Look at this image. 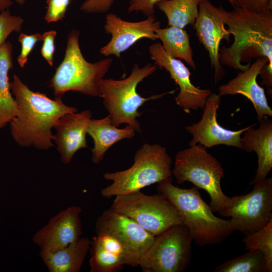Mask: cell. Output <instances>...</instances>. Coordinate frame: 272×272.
Returning <instances> with one entry per match:
<instances>
[{
	"mask_svg": "<svg viewBox=\"0 0 272 272\" xmlns=\"http://www.w3.org/2000/svg\"><path fill=\"white\" fill-rule=\"evenodd\" d=\"M10 89L17 104L18 113L10 122L15 141L23 147H33L45 150L53 146L52 128L62 115L78 112L65 105L61 98L51 99L45 94L30 90L14 74Z\"/></svg>",
	"mask_w": 272,
	"mask_h": 272,
	"instance_id": "1",
	"label": "cell"
},
{
	"mask_svg": "<svg viewBox=\"0 0 272 272\" xmlns=\"http://www.w3.org/2000/svg\"><path fill=\"white\" fill-rule=\"evenodd\" d=\"M225 25L234 41L220 50L221 64L243 72L250 65L242 64L246 58L264 57L268 63L262 71L272 75V11L255 12L235 7Z\"/></svg>",
	"mask_w": 272,
	"mask_h": 272,
	"instance_id": "2",
	"label": "cell"
},
{
	"mask_svg": "<svg viewBox=\"0 0 272 272\" xmlns=\"http://www.w3.org/2000/svg\"><path fill=\"white\" fill-rule=\"evenodd\" d=\"M157 188L175 208L198 245L219 244L235 231L230 220L214 214L195 186L181 188L172 181H164L158 183Z\"/></svg>",
	"mask_w": 272,
	"mask_h": 272,
	"instance_id": "3",
	"label": "cell"
},
{
	"mask_svg": "<svg viewBox=\"0 0 272 272\" xmlns=\"http://www.w3.org/2000/svg\"><path fill=\"white\" fill-rule=\"evenodd\" d=\"M171 159L165 148L158 144H144L135 153L129 168L106 172L103 178L112 183L102 189L103 197L126 194L164 181H172Z\"/></svg>",
	"mask_w": 272,
	"mask_h": 272,
	"instance_id": "4",
	"label": "cell"
},
{
	"mask_svg": "<svg viewBox=\"0 0 272 272\" xmlns=\"http://www.w3.org/2000/svg\"><path fill=\"white\" fill-rule=\"evenodd\" d=\"M79 38L77 30L69 34L64 58L50 81L49 86L56 97H61L70 91L99 96L100 82L112 63L111 58L93 63L87 61L82 53Z\"/></svg>",
	"mask_w": 272,
	"mask_h": 272,
	"instance_id": "5",
	"label": "cell"
},
{
	"mask_svg": "<svg viewBox=\"0 0 272 272\" xmlns=\"http://www.w3.org/2000/svg\"><path fill=\"white\" fill-rule=\"evenodd\" d=\"M157 68L154 64L148 63L140 67L135 63L130 74L126 78L101 80L99 96L103 99V105L115 126L118 127L125 123L131 126L135 131L140 132L141 126L137 118L142 113L138 111L139 108L148 101L174 92L155 95L149 98L143 97L137 92L139 84L155 72Z\"/></svg>",
	"mask_w": 272,
	"mask_h": 272,
	"instance_id": "6",
	"label": "cell"
},
{
	"mask_svg": "<svg viewBox=\"0 0 272 272\" xmlns=\"http://www.w3.org/2000/svg\"><path fill=\"white\" fill-rule=\"evenodd\" d=\"M172 173L178 184L189 181L198 189L206 191L214 212L221 213L230 201L231 197L225 195L221 188V181L225 177L224 169L203 145L197 144L179 151Z\"/></svg>",
	"mask_w": 272,
	"mask_h": 272,
	"instance_id": "7",
	"label": "cell"
},
{
	"mask_svg": "<svg viewBox=\"0 0 272 272\" xmlns=\"http://www.w3.org/2000/svg\"><path fill=\"white\" fill-rule=\"evenodd\" d=\"M110 208L132 219L154 236L182 223L175 208L160 193L149 195L139 190L116 196Z\"/></svg>",
	"mask_w": 272,
	"mask_h": 272,
	"instance_id": "8",
	"label": "cell"
},
{
	"mask_svg": "<svg viewBox=\"0 0 272 272\" xmlns=\"http://www.w3.org/2000/svg\"><path fill=\"white\" fill-rule=\"evenodd\" d=\"M193 238L183 223L155 236L139 263L144 272H182L190 262Z\"/></svg>",
	"mask_w": 272,
	"mask_h": 272,
	"instance_id": "9",
	"label": "cell"
},
{
	"mask_svg": "<svg viewBox=\"0 0 272 272\" xmlns=\"http://www.w3.org/2000/svg\"><path fill=\"white\" fill-rule=\"evenodd\" d=\"M253 185L248 193L231 197L228 206L219 213L223 217H230L234 230L245 235L272 220V178L266 177Z\"/></svg>",
	"mask_w": 272,
	"mask_h": 272,
	"instance_id": "10",
	"label": "cell"
},
{
	"mask_svg": "<svg viewBox=\"0 0 272 272\" xmlns=\"http://www.w3.org/2000/svg\"><path fill=\"white\" fill-rule=\"evenodd\" d=\"M95 232L115 238L125 249L130 266H137L140 259L153 243L155 236L132 219L110 208L98 218Z\"/></svg>",
	"mask_w": 272,
	"mask_h": 272,
	"instance_id": "11",
	"label": "cell"
},
{
	"mask_svg": "<svg viewBox=\"0 0 272 272\" xmlns=\"http://www.w3.org/2000/svg\"><path fill=\"white\" fill-rule=\"evenodd\" d=\"M228 14L222 7H216L209 0H201L193 24L198 40L208 52L216 83L225 75L220 61V44L223 39L228 42L230 39L231 35L225 27Z\"/></svg>",
	"mask_w": 272,
	"mask_h": 272,
	"instance_id": "12",
	"label": "cell"
},
{
	"mask_svg": "<svg viewBox=\"0 0 272 272\" xmlns=\"http://www.w3.org/2000/svg\"><path fill=\"white\" fill-rule=\"evenodd\" d=\"M149 52L154 64L168 72L178 86L179 92L175 98L176 104L187 113L191 110L203 109L211 91L195 86L191 82V73L188 68L179 59L168 53L161 43L151 45Z\"/></svg>",
	"mask_w": 272,
	"mask_h": 272,
	"instance_id": "13",
	"label": "cell"
},
{
	"mask_svg": "<svg viewBox=\"0 0 272 272\" xmlns=\"http://www.w3.org/2000/svg\"><path fill=\"white\" fill-rule=\"evenodd\" d=\"M161 23L154 15L139 22L122 20L116 14L106 15L104 31L111 37L109 42L100 50L105 56L114 55L119 58L122 52L132 46L138 40L147 38L155 41L159 39L156 31L160 28Z\"/></svg>",
	"mask_w": 272,
	"mask_h": 272,
	"instance_id": "14",
	"label": "cell"
},
{
	"mask_svg": "<svg viewBox=\"0 0 272 272\" xmlns=\"http://www.w3.org/2000/svg\"><path fill=\"white\" fill-rule=\"evenodd\" d=\"M221 97L219 94L212 93L207 99L200 120L185 127L192 136L189 143L190 146L199 144L207 148L224 145L241 149V135L248 126L238 130H232L219 124L217 116Z\"/></svg>",
	"mask_w": 272,
	"mask_h": 272,
	"instance_id": "15",
	"label": "cell"
},
{
	"mask_svg": "<svg viewBox=\"0 0 272 272\" xmlns=\"http://www.w3.org/2000/svg\"><path fill=\"white\" fill-rule=\"evenodd\" d=\"M81 207L72 206L61 211L32 237L40 251L53 252L77 241L82 234Z\"/></svg>",
	"mask_w": 272,
	"mask_h": 272,
	"instance_id": "16",
	"label": "cell"
},
{
	"mask_svg": "<svg viewBox=\"0 0 272 272\" xmlns=\"http://www.w3.org/2000/svg\"><path fill=\"white\" fill-rule=\"evenodd\" d=\"M268 63L264 57H257L248 68L219 88L222 96L241 94L249 100L256 111L259 122L264 117L272 116V110L268 105L264 90L256 81L262 67Z\"/></svg>",
	"mask_w": 272,
	"mask_h": 272,
	"instance_id": "17",
	"label": "cell"
},
{
	"mask_svg": "<svg viewBox=\"0 0 272 272\" xmlns=\"http://www.w3.org/2000/svg\"><path fill=\"white\" fill-rule=\"evenodd\" d=\"M92 116L91 111L85 110L66 113L56 122L53 140L63 164H69L78 150L88 147L86 136Z\"/></svg>",
	"mask_w": 272,
	"mask_h": 272,
	"instance_id": "18",
	"label": "cell"
},
{
	"mask_svg": "<svg viewBox=\"0 0 272 272\" xmlns=\"http://www.w3.org/2000/svg\"><path fill=\"white\" fill-rule=\"evenodd\" d=\"M257 129L256 124L248 126L241 138V149L247 152H254L258 157V166L253 185L264 179L272 168V120L264 117Z\"/></svg>",
	"mask_w": 272,
	"mask_h": 272,
	"instance_id": "19",
	"label": "cell"
},
{
	"mask_svg": "<svg viewBox=\"0 0 272 272\" xmlns=\"http://www.w3.org/2000/svg\"><path fill=\"white\" fill-rule=\"evenodd\" d=\"M89 252L90 272H115L124 265L130 266L125 249L110 235L96 234L91 241Z\"/></svg>",
	"mask_w": 272,
	"mask_h": 272,
	"instance_id": "20",
	"label": "cell"
},
{
	"mask_svg": "<svg viewBox=\"0 0 272 272\" xmlns=\"http://www.w3.org/2000/svg\"><path fill=\"white\" fill-rule=\"evenodd\" d=\"M87 133L94 142V147L91 150L92 161L98 164L112 146L123 139L132 138L135 130L128 125L123 128H118L113 124L108 115L101 119H91Z\"/></svg>",
	"mask_w": 272,
	"mask_h": 272,
	"instance_id": "21",
	"label": "cell"
},
{
	"mask_svg": "<svg viewBox=\"0 0 272 272\" xmlns=\"http://www.w3.org/2000/svg\"><path fill=\"white\" fill-rule=\"evenodd\" d=\"M91 240L81 237L53 252L40 251L39 255L50 272H79L89 251Z\"/></svg>",
	"mask_w": 272,
	"mask_h": 272,
	"instance_id": "22",
	"label": "cell"
},
{
	"mask_svg": "<svg viewBox=\"0 0 272 272\" xmlns=\"http://www.w3.org/2000/svg\"><path fill=\"white\" fill-rule=\"evenodd\" d=\"M13 66L12 45L6 42L0 47V128L16 116L17 104L10 92L8 72Z\"/></svg>",
	"mask_w": 272,
	"mask_h": 272,
	"instance_id": "23",
	"label": "cell"
},
{
	"mask_svg": "<svg viewBox=\"0 0 272 272\" xmlns=\"http://www.w3.org/2000/svg\"><path fill=\"white\" fill-rule=\"evenodd\" d=\"M162 47L170 55L185 61L192 69H196L189 36L183 28L175 26L160 28L156 31Z\"/></svg>",
	"mask_w": 272,
	"mask_h": 272,
	"instance_id": "24",
	"label": "cell"
},
{
	"mask_svg": "<svg viewBox=\"0 0 272 272\" xmlns=\"http://www.w3.org/2000/svg\"><path fill=\"white\" fill-rule=\"evenodd\" d=\"M201 0H161L156 6L166 16L168 26L184 29L193 25L199 12Z\"/></svg>",
	"mask_w": 272,
	"mask_h": 272,
	"instance_id": "25",
	"label": "cell"
},
{
	"mask_svg": "<svg viewBox=\"0 0 272 272\" xmlns=\"http://www.w3.org/2000/svg\"><path fill=\"white\" fill-rule=\"evenodd\" d=\"M213 271L267 272V270L263 253L258 250H249L217 266Z\"/></svg>",
	"mask_w": 272,
	"mask_h": 272,
	"instance_id": "26",
	"label": "cell"
},
{
	"mask_svg": "<svg viewBox=\"0 0 272 272\" xmlns=\"http://www.w3.org/2000/svg\"><path fill=\"white\" fill-rule=\"evenodd\" d=\"M243 242L247 250H258L263 253L266 261L267 272H271L272 220L260 229L245 235Z\"/></svg>",
	"mask_w": 272,
	"mask_h": 272,
	"instance_id": "27",
	"label": "cell"
},
{
	"mask_svg": "<svg viewBox=\"0 0 272 272\" xmlns=\"http://www.w3.org/2000/svg\"><path fill=\"white\" fill-rule=\"evenodd\" d=\"M24 19L20 16L12 15L8 9L0 14V47L6 42L8 36L13 32L21 31Z\"/></svg>",
	"mask_w": 272,
	"mask_h": 272,
	"instance_id": "28",
	"label": "cell"
},
{
	"mask_svg": "<svg viewBox=\"0 0 272 272\" xmlns=\"http://www.w3.org/2000/svg\"><path fill=\"white\" fill-rule=\"evenodd\" d=\"M42 40V35L40 33H35L32 35H27L24 33L20 34L18 41L21 43V50L17 60L21 67L24 66L27 61L28 56L31 52L36 43Z\"/></svg>",
	"mask_w": 272,
	"mask_h": 272,
	"instance_id": "29",
	"label": "cell"
},
{
	"mask_svg": "<svg viewBox=\"0 0 272 272\" xmlns=\"http://www.w3.org/2000/svg\"><path fill=\"white\" fill-rule=\"evenodd\" d=\"M71 2V0H47L45 21L49 23L62 20Z\"/></svg>",
	"mask_w": 272,
	"mask_h": 272,
	"instance_id": "30",
	"label": "cell"
},
{
	"mask_svg": "<svg viewBox=\"0 0 272 272\" xmlns=\"http://www.w3.org/2000/svg\"><path fill=\"white\" fill-rule=\"evenodd\" d=\"M56 31L50 30L42 35L43 45L41 49V54L50 66H53V54L55 51L54 40Z\"/></svg>",
	"mask_w": 272,
	"mask_h": 272,
	"instance_id": "31",
	"label": "cell"
},
{
	"mask_svg": "<svg viewBox=\"0 0 272 272\" xmlns=\"http://www.w3.org/2000/svg\"><path fill=\"white\" fill-rule=\"evenodd\" d=\"M128 13L141 12L149 17L154 15L155 7L158 2L161 0H128Z\"/></svg>",
	"mask_w": 272,
	"mask_h": 272,
	"instance_id": "32",
	"label": "cell"
},
{
	"mask_svg": "<svg viewBox=\"0 0 272 272\" xmlns=\"http://www.w3.org/2000/svg\"><path fill=\"white\" fill-rule=\"evenodd\" d=\"M234 7L247 9L255 12L272 11V0H233Z\"/></svg>",
	"mask_w": 272,
	"mask_h": 272,
	"instance_id": "33",
	"label": "cell"
},
{
	"mask_svg": "<svg viewBox=\"0 0 272 272\" xmlns=\"http://www.w3.org/2000/svg\"><path fill=\"white\" fill-rule=\"evenodd\" d=\"M114 0H86L80 10L87 14L104 13L108 12Z\"/></svg>",
	"mask_w": 272,
	"mask_h": 272,
	"instance_id": "34",
	"label": "cell"
},
{
	"mask_svg": "<svg viewBox=\"0 0 272 272\" xmlns=\"http://www.w3.org/2000/svg\"><path fill=\"white\" fill-rule=\"evenodd\" d=\"M12 0H0V11L2 12L8 9L12 6Z\"/></svg>",
	"mask_w": 272,
	"mask_h": 272,
	"instance_id": "35",
	"label": "cell"
},
{
	"mask_svg": "<svg viewBox=\"0 0 272 272\" xmlns=\"http://www.w3.org/2000/svg\"><path fill=\"white\" fill-rule=\"evenodd\" d=\"M17 4L23 5L26 2V0H14Z\"/></svg>",
	"mask_w": 272,
	"mask_h": 272,
	"instance_id": "36",
	"label": "cell"
},
{
	"mask_svg": "<svg viewBox=\"0 0 272 272\" xmlns=\"http://www.w3.org/2000/svg\"><path fill=\"white\" fill-rule=\"evenodd\" d=\"M227 1L232 6L234 7V4L233 0H227Z\"/></svg>",
	"mask_w": 272,
	"mask_h": 272,
	"instance_id": "37",
	"label": "cell"
},
{
	"mask_svg": "<svg viewBox=\"0 0 272 272\" xmlns=\"http://www.w3.org/2000/svg\"><path fill=\"white\" fill-rule=\"evenodd\" d=\"M71 1H73V0H71Z\"/></svg>",
	"mask_w": 272,
	"mask_h": 272,
	"instance_id": "38",
	"label": "cell"
}]
</instances>
